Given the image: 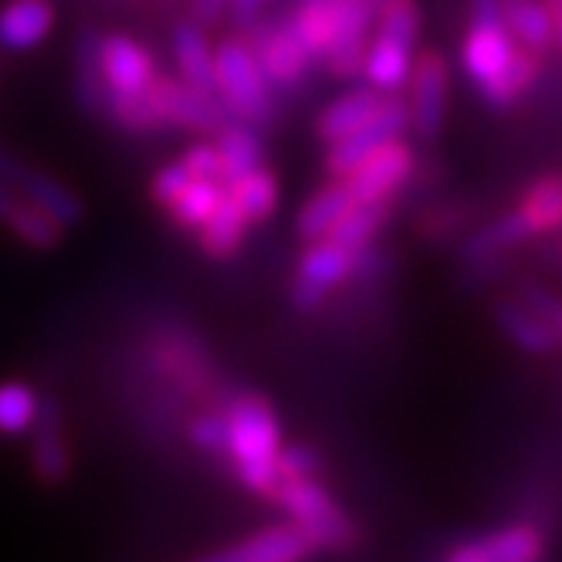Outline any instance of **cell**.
I'll return each mask as SVG.
<instances>
[{
	"mask_svg": "<svg viewBox=\"0 0 562 562\" xmlns=\"http://www.w3.org/2000/svg\"><path fill=\"white\" fill-rule=\"evenodd\" d=\"M414 170H417V149L400 136L383 143L376 153H370L342 183L352 196V204H376V200H390L414 177Z\"/></svg>",
	"mask_w": 562,
	"mask_h": 562,
	"instance_id": "ba28073f",
	"label": "cell"
},
{
	"mask_svg": "<svg viewBox=\"0 0 562 562\" xmlns=\"http://www.w3.org/2000/svg\"><path fill=\"white\" fill-rule=\"evenodd\" d=\"M102 112L112 119L119 130L126 133H153V130H164L159 126V119L146 99V92H105V102H102Z\"/></svg>",
	"mask_w": 562,
	"mask_h": 562,
	"instance_id": "d590c367",
	"label": "cell"
},
{
	"mask_svg": "<svg viewBox=\"0 0 562 562\" xmlns=\"http://www.w3.org/2000/svg\"><path fill=\"white\" fill-rule=\"evenodd\" d=\"M187 437L193 440V448L207 451L214 458H227L231 454V424H227V414H200L190 420L187 427Z\"/></svg>",
	"mask_w": 562,
	"mask_h": 562,
	"instance_id": "74e56055",
	"label": "cell"
},
{
	"mask_svg": "<svg viewBox=\"0 0 562 562\" xmlns=\"http://www.w3.org/2000/svg\"><path fill=\"white\" fill-rule=\"evenodd\" d=\"M42 400L24 383H0V437H21L31 430Z\"/></svg>",
	"mask_w": 562,
	"mask_h": 562,
	"instance_id": "e575fe53",
	"label": "cell"
},
{
	"mask_svg": "<svg viewBox=\"0 0 562 562\" xmlns=\"http://www.w3.org/2000/svg\"><path fill=\"white\" fill-rule=\"evenodd\" d=\"M411 130V102L400 99L396 92H386L376 105V112L367 119L363 126L352 130L349 136L329 143V153H326V177L329 180H346L370 153H376L383 143L390 139H400Z\"/></svg>",
	"mask_w": 562,
	"mask_h": 562,
	"instance_id": "5b68a950",
	"label": "cell"
},
{
	"mask_svg": "<svg viewBox=\"0 0 562 562\" xmlns=\"http://www.w3.org/2000/svg\"><path fill=\"white\" fill-rule=\"evenodd\" d=\"M55 27L52 0H11L0 11V48L8 52H31L42 45Z\"/></svg>",
	"mask_w": 562,
	"mask_h": 562,
	"instance_id": "d6986e66",
	"label": "cell"
},
{
	"mask_svg": "<svg viewBox=\"0 0 562 562\" xmlns=\"http://www.w3.org/2000/svg\"><path fill=\"white\" fill-rule=\"evenodd\" d=\"M102 31L82 24L75 34V99L86 115H99L105 102V68H102Z\"/></svg>",
	"mask_w": 562,
	"mask_h": 562,
	"instance_id": "ac0fdd59",
	"label": "cell"
},
{
	"mask_svg": "<svg viewBox=\"0 0 562 562\" xmlns=\"http://www.w3.org/2000/svg\"><path fill=\"white\" fill-rule=\"evenodd\" d=\"M315 552L312 539L295 526H271L261 532H251L248 539H240L234 546L214 549L204 559L207 562H295Z\"/></svg>",
	"mask_w": 562,
	"mask_h": 562,
	"instance_id": "4fadbf2b",
	"label": "cell"
},
{
	"mask_svg": "<svg viewBox=\"0 0 562 562\" xmlns=\"http://www.w3.org/2000/svg\"><path fill=\"white\" fill-rule=\"evenodd\" d=\"M183 167L190 170V177H221V153H217V143H196L187 149L183 156Z\"/></svg>",
	"mask_w": 562,
	"mask_h": 562,
	"instance_id": "b9f144b4",
	"label": "cell"
},
{
	"mask_svg": "<svg viewBox=\"0 0 562 562\" xmlns=\"http://www.w3.org/2000/svg\"><path fill=\"white\" fill-rule=\"evenodd\" d=\"M373 21H376V0H336V27H333L329 52L323 58L329 75L336 78L363 75Z\"/></svg>",
	"mask_w": 562,
	"mask_h": 562,
	"instance_id": "30bf717a",
	"label": "cell"
},
{
	"mask_svg": "<svg viewBox=\"0 0 562 562\" xmlns=\"http://www.w3.org/2000/svg\"><path fill=\"white\" fill-rule=\"evenodd\" d=\"M248 227H251L248 214L237 207V200L231 196V190H224L221 204L211 211V217L196 231L200 251H204L207 258H214V261H227V258H234L240 251V245H245Z\"/></svg>",
	"mask_w": 562,
	"mask_h": 562,
	"instance_id": "ffe728a7",
	"label": "cell"
},
{
	"mask_svg": "<svg viewBox=\"0 0 562 562\" xmlns=\"http://www.w3.org/2000/svg\"><path fill=\"white\" fill-rule=\"evenodd\" d=\"M224 190H227V183L217 177H193L183 187V193L167 207V214L180 231H200V224H204L211 217V211L221 204Z\"/></svg>",
	"mask_w": 562,
	"mask_h": 562,
	"instance_id": "1f68e13d",
	"label": "cell"
},
{
	"mask_svg": "<svg viewBox=\"0 0 562 562\" xmlns=\"http://www.w3.org/2000/svg\"><path fill=\"white\" fill-rule=\"evenodd\" d=\"M102 68H105V92H146L156 78L153 55L126 34L102 37Z\"/></svg>",
	"mask_w": 562,
	"mask_h": 562,
	"instance_id": "9a60e30c",
	"label": "cell"
},
{
	"mask_svg": "<svg viewBox=\"0 0 562 562\" xmlns=\"http://www.w3.org/2000/svg\"><path fill=\"white\" fill-rule=\"evenodd\" d=\"M526 224L532 227V234H552L562 231V170L542 173L536 177L526 193L518 196V207H515Z\"/></svg>",
	"mask_w": 562,
	"mask_h": 562,
	"instance_id": "4316f807",
	"label": "cell"
},
{
	"mask_svg": "<svg viewBox=\"0 0 562 562\" xmlns=\"http://www.w3.org/2000/svg\"><path fill=\"white\" fill-rule=\"evenodd\" d=\"M380 99H383V92H376L373 86L339 95L336 102H329L323 112L315 115V136L323 143H336V139L349 136L352 130H359L376 112Z\"/></svg>",
	"mask_w": 562,
	"mask_h": 562,
	"instance_id": "d4e9b609",
	"label": "cell"
},
{
	"mask_svg": "<svg viewBox=\"0 0 562 562\" xmlns=\"http://www.w3.org/2000/svg\"><path fill=\"white\" fill-rule=\"evenodd\" d=\"M471 217V207L468 204H434V207H424L414 221L417 234L427 237V240H440V237H454Z\"/></svg>",
	"mask_w": 562,
	"mask_h": 562,
	"instance_id": "8d00e7d4",
	"label": "cell"
},
{
	"mask_svg": "<svg viewBox=\"0 0 562 562\" xmlns=\"http://www.w3.org/2000/svg\"><path fill=\"white\" fill-rule=\"evenodd\" d=\"M278 474L281 481H305L323 474V458L308 445H289L278 451Z\"/></svg>",
	"mask_w": 562,
	"mask_h": 562,
	"instance_id": "ab89813d",
	"label": "cell"
},
{
	"mask_svg": "<svg viewBox=\"0 0 562 562\" xmlns=\"http://www.w3.org/2000/svg\"><path fill=\"white\" fill-rule=\"evenodd\" d=\"M495 323H498V329L521 349V352H529V356H549V352H555V349H562L559 346V339H555V333L542 323V318L521 302V299H498L495 302Z\"/></svg>",
	"mask_w": 562,
	"mask_h": 562,
	"instance_id": "44dd1931",
	"label": "cell"
},
{
	"mask_svg": "<svg viewBox=\"0 0 562 562\" xmlns=\"http://www.w3.org/2000/svg\"><path fill=\"white\" fill-rule=\"evenodd\" d=\"M227 424H231L227 458L237 468L240 485L255 495L274 498L281 488V474H278L281 434L268 400L258 393H237L227 404Z\"/></svg>",
	"mask_w": 562,
	"mask_h": 562,
	"instance_id": "6da1fadb",
	"label": "cell"
},
{
	"mask_svg": "<svg viewBox=\"0 0 562 562\" xmlns=\"http://www.w3.org/2000/svg\"><path fill=\"white\" fill-rule=\"evenodd\" d=\"M11 187L21 193V196H27L31 204H37L45 214H52L61 227H75V224H82V217H86V204L78 200L61 180H55L52 173H42V170H34V167H27V164H21L18 170H14V180H11Z\"/></svg>",
	"mask_w": 562,
	"mask_h": 562,
	"instance_id": "e0dca14e",
	"label": "cell"
},
{
	"mask_svg": "<svg viewBox=\"0 0 562 562\" xmlns=\"http://www.w3.org/2000/svg\"><path fill=\"white\" fill-rule=\"evenodd\" d=\"M505 0H471V24H492V21H505L502 18Z\"/></svg>",
	"mask_w": 562,
	"mask_h": 562,
	"instance_id": "f6af8a7d",
	"label": "cell"
},
{
	"mask_svg": "<svg viewBox=\"0 0 562 562\" xmlns=\"http://www.w3.org/2000/svg\"><path fill=\"white\" fill-rule=\"evenodd\" d=\"M227 8H231V0H190V14H193V21H196V24H204V27L217 24V21L227 14Z\"/></svg>",
	"mask_w": 562,
	"mask_h": 562,
	"instance_id": "7bdbcfd3",
	"label": "cell"
},
{
	"mask_svg": "<svg viewBox=\"0 0 562 562\" xmlns=\"http://www.w3.org/2000/svg\"><path fill=\"white\" fill-rule=\"evenodd\" d=\"M245 42L251 45V52L274 92H302L305 89L308 75H312V58L302 48L289 21H281V24L255 21L245 34Z\"/></svg>",
	"mask_w": 562,
	"mask_h": 562,
	"instance_id": "8992f818",
	"label": "cell"
},
{
	"mask_svg": "<svg viewBox=\"0 0 562 562\" xmlns=\"http://www.w3.org/2000/svg\"><path fill=\"white\" fill-rule=\"evenodd\" d=\"M214 78H217V99L224 102L231 119L248 126L274 123L278 115L274 89L245 37H227L224 45L214 48Z\"/></svg>",
	"mask_w": 562,
	"mask_h": 562,
	"instance_id": "7a4b0ae2",
	"label": "cell"
},
{
	"mask_svg": "<svg viewBox=\"0 0 562 562\" xmlns=\"http://www.w3.org/2000/svg\"><path fill=\"white\" fill-rule=\"evenodd\" d=\"M31 468L37 481H45V485H61L71 471V454L65 440V414H61V404L52 396L42 400L37 417L31 424Z\"/></svg>",
	"mask_w": 562,
	"mask_h": 562,
	"instance_id": "8fae6325",
	"label": "cell"
},
{
	"mask_svg": "<svg viewBox=\"0 0 562 562\" xmlns=\"http://www.w3.org/2000/svg\"><path fill=\"white\" fill-rule=\"evenodd\" d=\"M502 18L515 34V42L529 45L542 55L555 45V24L542 0H505Z\"/></svg>",
	"mask_w": 562,
	"mask_h": 562,
	"instance_id": "4dcf8cb0",
	"label": "cell"
},
{
	"mask_svg": "<svg viewBox=\"0 0 562 562\" xmlns=\"http://www.w3.org/2000/svg\"><path fill=\"white\" fill-rule=\"evenodd\" d=\"M292 31L308 52L312 65H323L329 42H333V27H336V0H302L292 14Z\"/></svg>",
	"mask_w": 562,
	"mask_h": 562,
	"instance_id": "f546056e",
	"label": "cell"
},
{
	"mask_svg": "<svg viewBox=\"0 0 562 562\" xmlns=\"http://www.w3.org/2000/svg\"><path fill=\"white\" fill-rule=\"evenodd\" d=\"M448 58L437 48H427L414 58L411 68V130L424 139L434 143L445 130V109H448Z\"/></svg>",
	"mask_w": 562,
	"mask_h": 562,
	"instance_id": "9c48e42d",
	"label": "cell"
},
{
	"mask_svg": "<svg viewBox=\"0 0 562 562\" xmlns=\"http://www.w3.org/2000/svg\"><path fill=\"white\" fill-rule=\"evenodd\" d=\"M356 255L359 251L342 248L339 240H333V237L308 240V248L299 258V268H295V278H292V292H289L292 305L299 312H315L333 295V289L342 285V281L349 278Z\"/></svg>",
	"mask_w": 562,
	"mask_h": 562,
	"instance_id": "52a82bcc",
	"label": "cell"
},
{
	"mask_svg": "<svg viewBox=\"0 0 562 562\" xmlns=\"http://www.w3.org/2000/svg\"><path fill=\"white\" fill-rule=\"evenodd\" d=\"M539 75H542V52H536V48L518 42L512 58H508V65H505V71L495 78L492 86L481 89V99H485L488 109L505 112V109H512L521 95H526L536 86Z\"/></svg>",
	"mask_w": 562,
	"mask_h": 562,
	"instance_id": "603a6c76",
	"label": "cell"
},
{
	"mask_svg": "<svg viewBox=\"0 0 562 562\" xmlns=\"http://www.w3.org/2000/svg\"><path fill=\"white\" fill-rule=\"evenodd\" d=\"M349 207H352V196H349L346 183L333 180L329 187H323L315 196H308L302 204V211L295 214V234L305 240V245H308V240L326 237Z\"/></svg>",
	"mask_w": 562,
	"mask_h": 562,
	"instance_id": "f1b7e54d",
	"label": "cell"
},
{
	"mask_svg": "<svg viewBox=\"0 0 562 562\" xmlns=\"http://www.w3.org/2000/svg\"><path fill=\"white\" fill-rule=\"evenodd\" d=\"M173 58L183 75V82L204 92H217V78H214V48L207 45L204 24H196L193 18L180 21L173 27Z\"/></svg>",
	"mask_w": 562,
	"mask_h": 562,
	"instance_id": "7402d4cb",
	"label": "cell"
},
{
	"mask_svg": "<svg viewBox=\"0 0 562 562\" xmlns=\"http://www.w3.org/2000/svg\"><path fill=\"white\" fill-rule=\"evenodd\" d=\"M386 221H390V200H376V204H352L326 237L339 240V245L349 251H363L367 245H373V237L383 231Z\"/></svg>",
	"mask_w": 562,
	"mask_h": 562,
	"instance_id": "d6a6232c",
	"label": "cell"
},
{
	"mask_svg": "<svg viewBox=\"0 0 562 562\" xmlns=\"http://www.w3.org/2000/svg\"><path fill=\"white\" fill-rule=\"evenodd\" d=\"M146 99L164 130L177 126V130H190V133L217 136L231 123V112L224 109L217 92L193 89L190 82H180V78L156 75L146 89Z\"/></svg>",
	"mask_w": 562,
	"mask_h": 562,
	"instance_id": "277c9868",
	"label": "cell"
},
{
	"mask_svg": "<svg viewBox=\"0 0 562 562\" xmlns=\"http://www.w3.org/2000/svg\"><path fill=\"white\" fill-rule=\"evenodd\" d=\"M193 177H190V170L183 167V159H180V164H170V167H164V170H159L156 177H153V183H149V196L156 200V204L159 207H170L173 204V200L183 193V187L190 183Z\"/></svg>",
	"mask_w": 562,
	"mask_h": 562,
	"instance_id": "60d3db41",
	"label": "cell"
},
{
	"mask_svg": "<svg viewBox=\"0 0 562 562\" xmlns=\"http://www.w3.org/2000/svg\"><path fill=\"white\" fill-rule=\"evenodd\" d=\"M546 552V536L529 526V521H518L508 529H495L481 539H468L454 549H448L451 562H532Z\"/></svg>",
	"mask_w": 562,
	"mask_h": 562,
	"instance_id": "7c38bea8",
	"label": "cell"
},
{
	"mask_svg": "<svg viewBox=\"0 0 562 562\" xmlns=\"http://www.w3.org/2000/svg\"><path fill=\"white\" fill-rule=\"evenodd\" d=\"M231 196L237 200V207L248 214L251 224H261L268 221L274 211H278V177L265 167L245 173L240 180L227 183Z\"/></svg>",
	"mask_w": 562,
	"mask_h": 562,
	"instance_id": "836d02e7",
	"label": "cell"
},
{
	"mask_svg": "<svg viewBox=\"0 0 562 562\" xmlns=\"http://www.w3.org/2000/svg\"><path fill=\"white\" fill-rule=\"evenodd\" d=\"M518 299L542 318V323L555 333L559 346H562V299L552 295L546 285H539V281H521V285H518Z\"/></svg>",
	"mask_w": 562,
	"mask_h": 562,
	"instance_id": "f35d334b",
	"label": "cell"
},
{
	"mask_svg": "<svg viewBox=\"0 0 562 562\" xmlns=\"http://www.w3.org/2000/svg\"><path fill=\"white\" fill-rule=\"evenodd\" d=\"M261 4H265V0H231L227 14H231V21H234L240 31H248V27L258 21V14H261Z\"/></svg>",
	"mask_w": 562,
	"mask_h": 562,
	"instance_id": "ee69618b",
	"label": "cell"
},
{
	"mask_svg": "<svg viewBox=\"0 0 562 562\" xmlns=\"http://www.w3.org/2000/svg\"><path fill=\"white\" fill-rule=\"evenodd\" d=\"M411 68H414V45L376 34V42L367 48L363 78H367V86H373L376 92L386 95V92H400L407 86Z\"/></svg>",
	"mask_w": 562,
	"mask_h": 562,
	"instance_id": "cb8c5ba5",
	"label": "cell"
},
{
	"mask_svg": "<svg viewBox=\"0 0 562 562\" xmlns=\"http://www.w3.org/2000/svg\"><path fill=\"white\" fill-rule=\"evenodd\" d=\"M0 224H4L21 245H27L34 251H52L65 237V227L52 214L31 204L27 196H18V190L8 183H0Z\"/></svg>",
	"mask_w": 562,
	"mask_h": 562,
	"instance_id": "2e32d148",
	"label": "cell"
},
{
	"mask_svg": "<svg viewBox=\"0 0 562 562\" xmlns=\"http://www.w3.org/2000/svg\"><path fill=\"white\" fill-rule=\"evenodd\" d=\"M274 502L292 515L295 526L323 552H346L359 542V532L349 515L336 505V498L318 485V477L281 481Z\"/></svg>",
	"mask_w": 562,
	"mask_h": 562,
	"instance_id": "3957f363",
	"label": "cell"
},
{
	"mask_svg": "<svg viewBox=\"0 0 562 562\" xmlns=\"http://www.w3.org/2000/svg\"><path fill=\"white\" fill-rule=\"evenodd\" d=\"M542 4L549 8V14H552V21H555V18H562V0H542Z\"/></svg>",
	"mask_w": 562,
	"mask_h": 562,
	"instance_id": "bcb514c9",
	"label": "cell"
},
{
	"mask_svg": "<svg viewBox=\"0 0 562 562\" xmlns=\"http://www.w3.org/2000/svg\"><path fill=\"white\" fill-rule=\"evenodd\" d=\"M552 24H555V42H559V48H562V18H555Z\"/></svg>",
	"mask_w": 562,
	"mask_h": 562,
	"instance_id": "7dc6e473",
	"label": "cell"
},
{
	"mask_svg": "<svg viewBox=\"0 0 562 562\" xmlns=\"http://www.w3.org/2000/svg\"><path fill=\"white\" fill-rule=\"evenodd\" d=\"M515 34L508 31L505 21H492V24H471L468 37H464V52H461V61H464V71L468 78L485 89L492 86L495 78L505 71L512 52H515Z\"/></svg>",
	"mask_w": 562,
	"mask_h": 562,
	"instance_id": "5bb4252c",
	"label": "cell"
},
{
	"mask_svg": "<svg viewBox=\"0 0 562 562\" xmlns=\"http://www.w3.org/2000/svg\"><path fill=\"white\" fill-rule=\"evenodd\" d=\"M217 153H221L224 183H234L245 173L258 170L261 159H265V146H261V136L255 133V126L234 123V119L217 133Z\"/></svg>",
	"mask_w": 562,
	"mask_h": 562,
	"instance_id": "83f0119b",
	"label": "cell"
},
{
	"mask_svg": "<svg viewBox=\"0 0 562 562\" xmlns=\"http://www.w3.org/2000/svg\"><path fill=\"white\" fill-rule=\"evenodd\" d=\"M532 237V227L526 224V217H521L518 211L512 214H502L495 221H488L485 227L471 231L464 240H461V261H477V258H492V255H505L518 245H526V240Z\"/></svg>",
	"mask_w": 562,
	"mask_h": 562,
	"instance_id": "484cf974",
	"label": "cell"
}]
</instances>
